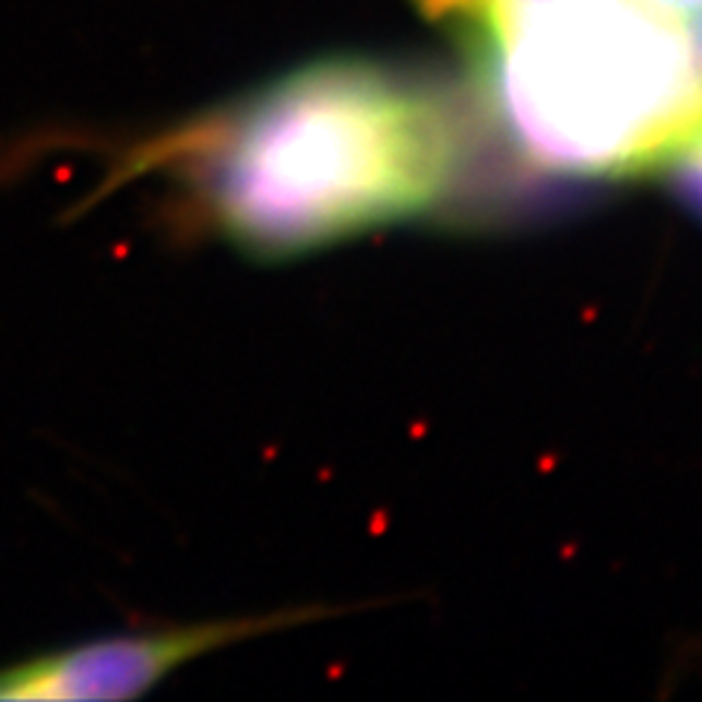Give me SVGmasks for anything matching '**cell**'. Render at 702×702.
<instances>
[{
	"label": "cell",
	"instance_id": "cell-1",
	"mask_svg": "<svg viewBox=\"0 0 702 702\" xmlns=\"http://www.w3.org/2000/svg\"><path fill=\"white\" fill-rule=\"evenodd\" d=\"M460 132L442 94L369 59H322L129 146L111 185L165 176L258 261L334 247L445 202Z\"/></svg>",
	"mask_w": 702,
	"mask_h": 702
},
{
	"label": "cell",
	"instance_id": "cell-3",
	"mask_svg": "<svg viewBox=\"0 0 702 702\" xmlns=\"http://www.w3.org/2000/svg\"><path fill=\"white\" fill-rule=\"evenodd\" d=\"M301 618L305 615L205 620L118 632L47 650L0 667V700H129L146 693L193 658Z\"/></svg>",
	"mask_w": 702,
	"mask_h": 702
},
{
	"label": "cell",
	"instance_id": "cell-2",
	"mask_svg": "<svg viewBox=\"0 0 702 702\" xmlns=\"http://www.w3.org/2000/svg\"><path fill=\"white\" fill-rule=\"evenodd\" d=\"M454 36L521 165L557 179L656 174L702 138V47L650 0H416Z\"/></svg>",
	"mask_w": 702,
	"mask_h": 702
},
{
	"label": "cell",
	"instance_id": "cell-5",
	"mask_svg": "<svg viewBox=\"0 0 702 702\" xmlns=\"http://www.w3.org/2000/svg\"><path fill=\"white\" fill-rule=\"evenodd\" d=\"M650 3H656V7L674 12V15H679L685 21H691L693 15L702 12V0H650Z\"/></svg>",
	"mask_w": 702,
	"mask_h": 702
},
{
	"label": "cell",
	"instance_id": "cell-6",
	"mask_svg": "<svg viewBox=\"0 0 702 702\" xmlns=\"http://www.w3.org/2000/svg\"><path fill=\"white\" fill-rule=\"evenodd\" d=\"M691 29H693V36H697V41H700V47H702V12L691 19Z\"/></svg>",
	"mask_w": 702,
	"mask_h": 702
},
{
	"label": "cell",
	"instance_id": "cell-4",
	"mask_svg": "<svg viewBox=\"0 0 702 702\" xmlns=\"http://www.w3.org/2000/svg\"><path fill=\"white\" fill-rule=\"evenodd\" d=\"M662 174L667 176L670 188L679 193V200L702 214V138L693 141L691 146H685L682 153H676L662 167Z\"/></svg>",
	"mask_w": 702,
	"mask_h": 702
}]
</instances>
